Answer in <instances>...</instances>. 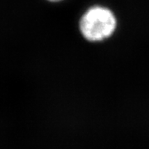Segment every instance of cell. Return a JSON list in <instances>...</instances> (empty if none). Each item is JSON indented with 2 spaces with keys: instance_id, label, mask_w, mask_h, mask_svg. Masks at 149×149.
Instances as JSON below:
<instances>
[{
  "instance_id": "cell-2",
  "label": "cell",
  "mask_w": 149,
  "mask_h": 149,
  "mask_svg": "<svg viewBox=\"0 0 149 149\" xmlns=\"http://www.w3.org/2000/svg\"><path fill=\"white\" fill-rule=\"evenodd\" d=\"M49 2H52V3H59V2H61V1H64V0H47Z\"/></svg>"
},
{
  "instance_id": "cell-1",
  "label": "cell",
  "mask_w": 149,
  "mask_h": 149,
  "mask_svg": "<svg viewBox=\"0 0 149 149\" xmlns=\"http://www.w3.org/2000/svg\"><path fill=\"white\" fill-rule=\"evenodd\" d=\"M78 27L85 41L91 43L103 42L115 34L118 20L111 8L97 4L91 6L82 13Z\"/></svg>"
}]
</instances>
